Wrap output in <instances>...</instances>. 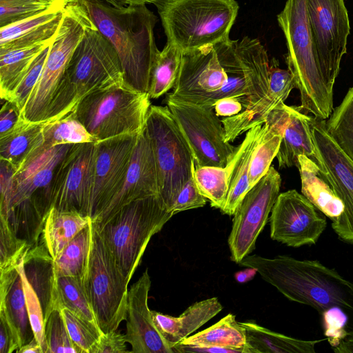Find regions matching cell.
I'll use <instances>...</instances> for the list:
<instances>
[{
    "label": "cell",
    "mask_w": 353,
    "mask_h": 353,
    "mask_svg": "<svg viewBox=\"0 0 353 353\" xmlns=\"http://www.w3.org/2000/svg\"><path fill=\"white\" fill-rule=\"evenodd\" d=\"M99 32L119 57L124 82L148 93L160 53L154 38L157 17L146 5L116 8L104 0H81Z\"/></svg>",
    "instance_id": "cell-1"
},
{
    "label": "cell",
    "mask_w": 353,
    "mask_h": 353,
    "mask_svg": "<svg viewBox=\"0 0 353 353\" xmlns=\"http://www.w3.org/2000/svg\"><path fill=\"white\" fill-rule=\"evenodd\" d=\"M239 264L255 269L287 299L311 306L321 315L333 307L353 314V283L318 261L249 254Z\"/></svg>",
    "instance_id": "cell-2"
},
{
    "label": "cell",
    "mask_w": 353,
    "mask_h": 353,
    "mask_svg": "<svg viewBox=\"0 0 353 353\" xmlns=\"http://www.w3.org/2000/svg\"><path fill=\"white\" fill-rule=\"evenodd\" d=\"M72 145L39 147L13 175L9 201L6 208L0 210V218L32 246L38 244L45 219L52 208L56 170Z\"/></svg>",
    "instance_id": "cell-3"
},
{
    "label": "cell",
    "mask_w": 353,
    "mask_h": 353,
    "mask_svg": "<svg viewBox=\"0 0 353 353\" xmlns=\"http://www.w3.org/2000/svg\"><path fill=\"white\" fill-rule=\"evenodd\" d=\"M123 83L117 52L92 21L67 65L45 123L69 114L88 94Z\"/></svg>",
    "instance_id": "cell-4"
},
{
    "label": "cell",
    "mask_w": 353,
    "mask_h": 353,
    "mask_svg": "<svg viewBox=\"0 0 353 353\" xmlns=\"http://www.w3.org/2000/svg\"><path fill=\"white\" fill-rule=\"evenodd\" d=\"M288 48L285 60L300 92L299 109L326 120L333 108V88L326 81L316 52L307 19L306 0H286L277 14Z\"/></svg>",
    "instance_id": "cell-5"
},
{
    "label": "cell",
    "mask_w": 353,
    "mask_h": 353,
    "mask_svg": "<svg viewBox=\"0 0 353 353\" xmlns=\"http://www.w3.org/2000/svg\"><path fill=\"white\" fill-rule=\"evenodd\" d=\"M167 43L182 53L228 39L236 0H153Z\"/></svg>",
    "instance_id": "cell-6"
},
{
    "label": "cell",
    "mask_w": 353,
    "mask_h": 353,
    "mask_svg": "<svg viewBox=\"0 0 353 353\" xmlns=\"http://www.w3.org/2000/svg\"><path fill=\"white\" fill-rule=\"evenodd\" d=\"M158 194L132 201L104 223L93 225L130 282L151 238L173 216Z\"/></svg>",
    "instance_id": "cell-7"
},
{
    "label": "cell",
    "mask_w": 353,
    "mask_h": 353,
    "mask_svg": "<svg viewBox=\"0 0 353 353\" xmlns=\"http://www.w3.org/2000/svg\"><path fill=\"white\" fill-rule=\"evenodd\" d=\"M148 93L126 83L90 93L73 110L98 141L141 132L151 105Z\"/></svg>",
    "instance_id": "cell-8"
},
{
    "label": "cell",
    "mask_w": 353,
    "mask_h": 353,
    "mask_svg": "<svg viewBox=\"0 0 353 353\" xmlns=\"http://www.w3.org/2000/svg\"><path fill=\"white\" fill-rule=\"evenodd\" d=\"M144 130L155 159L158 195L170 212L178 194L193 174L194 157L167 106L150 105Z\"/></svg>",
    "instance_id": "cell-9"
},
{
    "label": "cell",
    "mask_w": 353,
    "mask_h": 353,
    "mask_svg": "<svg viewBox=\"0 0 353 353\" xmlns=\"http://www.w3.org/2000/svg\"><path fill=\"white\" fill-rule=\"evenodd\" d=\"M91 21L81 0L65 6L40 77L20 114L21 120L31 123L46 122L67 65Z\"/></svg>",
    "instance_id": "cell-10"
},
{
    "label": "cell",
    "mask_w": 353,
    "mask_h": 353,
    "mask_svg": "<svg viewBox=\"0 0 353 353\" xmlns=\"http://www.w3.org/2000/svg\"><path fill=\"white\" fill-rule=\"evenodd\" d=\"M214 46L228 74V81L219 90L200 98L194 104L214 107L219 99L232 97L239 99L245 110L267 94L270 64L263 50L254 44L230 39Z\"/></svg>",
    "instance_id": "cell-11"
},
{
    "label": "cell",
    "mask_w": 353,
    "mask_h": 353,
    "mask_svg": "<svg viewBox=\"0 0 353 353\" xmlns=\"http://www.w3.org/2000/svg\"><path fill=\"white\" fill-rule=\"evenodd\" d=\"M128 283L92 222L91 248L83 284L103 333L117 330L126 320Z\"/></svg>",
    "instance_id": "cell-12"
},
{
    "label": "cell",
    "mask_w": 353,
    "mask_h": 353,
    "mask_svg": "<svg viewBox=\"0 0 353 353\" xmlns=\"http://www.w3.org/2000/svg\"><path fill=\"white\" fill-rule=\"evenodd\" d=\"M165 103L192 150L195 165L225 167L237 147L226 141L214 107L188 103L170 92Z\"/></svg>",
    "instance_id": "cell-13"
},
{
    "label": "cell",
    "mask_w": 353,
    "mask_h": 353,
    "mask_svg": "<svg viewBox=\"0 0 353 353\" xmlns=\"http://www.w3.org/2000/svg\"><path fill=\"white\" fill-rule=\"evenodd\" d=\"M281 185L280 174L270 166L237 206L228 240L232 261L239 264L254 250L256 239L280 194Z\"/></svg>",
    "instance_id": "cell-14"
},
{
    "label": "cell",
    "mask_w": 353,
    "mask_h": 353,
    "mask_svg": "<svg viewBox=\"0 0 353 353\" xmlns=\"http://www.w3.org/2000/svg\"><path fill=\"white\" fill-rule=\"evenodd\" d=\"M307 19L323 76L333 88L347 52L350 22L343 0H306Z\"/></svg>",
    "instance_id": "cell-15"
},
{
    "label": "cell",
    "mask_w": 353,
    "mask_h": 353,
    "mask_svg": "<svg viewBox=\"0 0 353 353\" xmlns=\"http://www.w3.org/2000/svg\"><path fill=\"white\" fill-rule=\"evenodd\" d=\"M310 129L319 165L344 205L332 229L341 241L353 244V161L327 133L325 120L312 117Z\"/></svg>",
    "instance_id": "cell-16"
},
{
    "label": "cell",
    "mask_w": 353,
    "mask_h": 353,
    "mask_svg": "<svg viewBox=\"0 0 353 353\" xmlns=\"http://www.w3.org/2000/svg\"><path fill=\"white\" fill-rule=\"evenodd\" d=\"M96 155V142L72 145L54 174L53 208L90 216Z\"/></svg>",
    "instance_id": "cell-17"
},
{
    "label": "cell",
    "mask_w": 353,
    "mask_h": 353,
    "mask_svg": "<svg viewBox=\"0 0 353 353\" xmlns=\"http://www.w3.org/2000/svg\"><path fill=\"white\" fill-rule=\"evenodd\" d=\"M269 221L271 239L292 248L315 244L327 227L325 218L296 190L279 194Z\"/></svg>",
    "instance_id": "cell-18"
},
{
    "label": "cell",
    "mask_w": 353,
    "mask_h": 353,
    "mask_svg": "<svg viewBox=\"0 0 353 353\" xmlns=\"http://www.w3.org/2000/svg\"><path fill=\"white\" fill-rule=\"evenodd\" d=\"M139 134L121 135L96 142L97 155L90 203L92 221L121 189Z\"/></svg>",
    "instance_id": "cell-19"
},
{
    "label": "cell",
    "mask_w": 353,
    "mask_h": 353,
    "mask_svg": "<svg viewBox=\"0 0 353 353\" xmlns=\"http://www.w3.org/2000/svg\"><path fill=\"white\" fill-rule=\"evenodd\" d=\"M228 81L212 45L182 53L179 72L170 94L180 100L194 103L216 92Z\"/></svg>",
    "instance_id": "cell-20"
},
{
    "label": "cell",
    "mask_w": 353,
    "mask_h": 353,
    "mask_svg": "<svg viewBox=\"0 0 353 353\" xmlns=\"http://www.w3.org/2000/svg\"><path fill=\"white\" fill-rule=\"evenodd\" d=\"M151 279L148 269L130 287L128 294L127 342L134 353H175L156 327L148 307Z\"/></svg>",
    "instance_id": "cell-21"
},
{
    "label": "cell",
    "mask_w": 353,
    "mask_h": 353,
    "mask_svg": "<svg viewBox=\"0 0 353 353\" xmlns=\"http://www.w3.org/2000/svg\"><path fill=\"white\" fill-rule=\"evenodd\" d=\"M155 159L149 139L143 130L139 132L125 180L118 193L92 222L104 223L123 205L134 200L158 194Z\"/></svg>",
    "instance_id": "cell-22"
},
{
    "label": "cell",
    "mask_w": 353,
    "mask_h": 353,
    "mask_svg": "<svg viewBox=\"0 0 353 353\" xmlns=\"http://www.w3.org/2000/svg\"><path fill=\"white\" fill-rule=\"evenodd\" d=\"M270 65L269 87L267 94L253 105L241 112L221 120L228 142L234 141L239 135L257 125H263L269 114L284 102L295 88L290 71L278 67L276 60Z\"/></svg>",
    "instance_id": "cell-23"
},
{
    "label": "cell",
    "mask_w": 353,
    "mask_h": 353,
    "mask_svg": "<svg viewBox=\"0 0 353 353\" xmlns=\"http://www.w3.org/2000/svg\"><path fill=\"white\" fill-rule=\"evenodd\" d=\"M0 318L4 319L20 348L34 337L21 275L17 268L0 270Z\"/></svg>",
    "instance_id": "cell-24"
},
{
    "label": "cell",
    "mask_w": 353,
    "mask_h": 353,
    "mask_svg": "<svg viewBox=\"0 0 353 353\" xmlns=\"http://www.w3.org/2000/svg\"><path fill=\"white\" fill-rule=\"evenodd\" d=\"M222 310L219 299L212 297L193 303L178 317L157 311H152V315L156 327L173 348Z\"/></svg>",
    "instance_id": "cell-25"
},
{
    "label": "cell",
    "mask_w": 353,
    "mask_h": 353,
    "mask_svg": "<svg viewBox=\"0 0 353 353\" xmlns=\"http://www.w3.org/2000/svg\"><path fill=\"white\" fill-rule=\"evenodd\" d=\"M312 117L298 107L290 106V114L276 155L280 168L298 166V158L305 155L319 164L310 129Z\"/></svg>",
    "instance_id": "cell-26"
},
{
    "label": "cell",
    "mask_w": 353,
    "mask_h": 353,
    "mask_svg": "<svg viewBox=\"0 0 353 353\" xmlns=\"http://www.w3.org/2000/svg\"><path fill=\"white\" fill-rule=\"evenodd\" d=\"M296 168L300 173L302 194L332 221L337 219L343 212L344 205L319 164L301 154Z\"/></svg>",
    "instance_id": "cell-27"
},
{
    "label": "cell",
    "mask_w": 353,
    "mask_h": 353,
    "mask_svg": "<svg viewBox=\"0 0 353 353\" xmlns=\"http://www.w3.org/2000/svg\"><path fill=\"white\" fill-rule=\"evenodd\" d=\"M263 130V125L249 130L243 141L237 146L231 159L232 168L226 201L221 209L222 213L234 215L245 195L250 190V163L252 152Z\"/></svg>",
    "instance_id": "cell-28"
},
{
    "label": "cell",
    "mask_w": 353,
    "mask_h": 353,
    "mask_svg": "<svg viewBox=\"0 0 353 353\" xmlns=\"http://www.w3.org/2000/svg\"><path fill=\"white\" fill-rule=\"evenodd\" d=\"M26 275L41 301L46 323L56 310L54 300L55 276L53 259L45 245H37L27 253L23 260Z\"/></svg>",
    "instance_id": "cell-29"
},
{
    "label": "cell",
    "mask_w": 353,
    "mask_h": 353,
    "mask_svg": "<svg viewBox=\"0 0 353 353\" xmlns=\"http://www.w3.org/2000/svg\"><path fill=\"white\" fill-rule=\"evenodd\" d=\"M52 41L30 46L0 47V96L2 99L9 100L34 59Z\"/></svg>",
    "instance_id": "cell-30"
},
{
    "label": "cell",
    "mask_w": 353,
    "mask_h": 353,
    "mask_svg": "<svg viewBox=\"0 0 353 353\" xmlns=\"http://www.w3.org/2000/svg\"><path fill=\"white\" fill-rule=\"evenodd\" d=\"M250 353H315L323 340L305 341L275 332L254 322H239Z\"/></svg>",
    "instance_id": "cell-31"
},
{
    "label": "cell",
    "mask_w": 353,
    "mask_h": 353,
    "mask_svg": "<svg viewBox=\"0 0 353 353\" xmlns=\"http://www.w3.org/2000/svg\"><path fill=\"white\" fill-rule=\"evenodd\" d=\"M91 221L90 216L52 207L45 219L42 231L43 243L52 259Z\"/></svg>",
    "instance_id": "cell-32"
},
{
    "label": "cell",
    "mask_w": 353,
    "mask_h": 353,
    "mask_svg": "<svg viewBox=\"0 0 353 353\" xmlns=\"http://www.w3.org/2000/svg\"><path fill=\"white\" fill-rule=\"evenodd\" d=\"M43 123L21 120L16 128L0 137V159L12 164L16 170L43 143Z\"/></svg>",
    "instance_id": "cell-33"
},
{
    "label": "cell",
    "mask_w": 353,
    "mask_h": 353,
    "mask_svg": "<svg viewBox=\"0 0 353 353\" xmlns=\"http://www.w3.org/2000/svg\"><path fill=\"white\" fill-rule=\"evenodd\" d=\"M185 345L221 346L236 349L241 353H250L247 347L243 327L233 314H228L219 321L199 332L183 339Z\"/></svg>",
    "instance_id": "cell-34"
},
{
    "label": "cell",
    "mask_w": 353,
    "mask_h": 353,
    "mask_svg": "<svg viewBox=\"0 0 353 353\" xmlns=\"http://www.w3.org/2000/svg\"><path fill=\"white\" fill-rule=\"evenodd\" d=\"M92 242V221L53 259L55 278L72 276L83 281Z\"/></svg>",
    "instance_id": "cell-35"
},
{
    "label": "cell",
    "mask_w": 353,
    "mask_h": 353,
    "mask_svg": "<svg viewBox=\"0 0 353 353\" xmlns=\"http://www.w3.org/2000/svg\"><path fill=\"white\" fill-rule=\"evenodd\" d=\"M54 300L56 310L65 308L79 317L97 325L82 280L72 276L56 278Z\"/></svg>",
    "instance_id": "cell-36"
},
{
    "label": "cell",
    "mask_w": 353,
    "mask_h": 353,
    "mask_svg": "<svg viewBox=\"0 0 353 353\" xmlns=\"http://www.w3.org/2000/svg\"><path fill=\"white\" fill-rule=\"evenodd\" d=\"M43 134V143L41 147L43 148L63 144L97 141L76 117L73 111L61 119L44 123Z\"/></svg>",
    "instance_id": "cell-37"
},
{
    "label": "cell",
    "mask_w": 353,
    "mask_h": 353,
    "mask_svg": "<svg viewBox=\"0 0 353 353\" xmlns=\"http://www.w3.org/2000/svg\"><path fill=\"white\" fill-rule=\"evenodd\" d=\"M231 168V159L225 167L197 166L194 163L193 176L196 184L200 193L210 201L212 207L221 210L224 205Z\"/></svg>",
    "instance_id": "cell-38"
},
{
    "label": "cell",
    "mask_w": 353,
    "mask_h": 353,
    "mask_svg": "<svg viewBox=\"0 0 353 353\" xmlns=\"http://www.w3.org/2000/svg\"><path fill=\"white\" fill-rule=\"evenodd\" d=\"M182 52L166 43L158 56L154 66L148 94L150 99H157L172 88L177 79Z\"/></svg>",
    "instance_id": "cell-39"
},
{
    "label": "cell",
    "mask_w": 353,
    "mask_h": 353,
    "mask_svg": "<svg viewBox=\"0 0 353 353\" xmlns=\"http://www.w3.org/2000/svg\"><path fill=\"white\" fill-rule=\"evenodd\" d=\"M327 133L353 161V87L325 120Z\"/></svg>",
    "instance_id": "cell-40"
},
{
    "label": "cell",
    "mask_w": 353,
    "mask_h": 353,
    "mask_svg": "<svg viewBox=\"0 0 353 353\" xmlns=\"http://www.w3.org/2000/svg\"><path fill=\"white\" fill-rule=\"evenodd\" d=\"M67 5L65 0H0V28Z\"/></svg>",
    "instance_id": "cell-41"
},
{
    "label": "cell",
    "mask_w": 353,
    "mask_h": 353,
    "mask_svg": "<svg viewBox=\"0 0 353 353\" xmlns=\"http://www.w3.org/2000/svg\"><path fill=\"white\" fill-rule=\"evenodd\" d=\"M32 248L6 219L0 218V270L17 268Z\"/></svg>",
    "instance_id": "cell-42"
},
{
    "label": "cell",
    "mask_w": 353,
    "mask_h": 353,
    "mask_svg": "<svg viewBox=\"0 0 353 353\" xmlns=\"http://www.w3.org/2000/svg\"><path fill=\"white\" fill-rule=\"evenodd\" d=\"M69 335L81 353H90L93 345L103 334L99 326L89 322L70 310H60Z\"/></svg>",
    "instance_id": "cell-43"
},
{
    "label": "cell",
    "mask_w": 353,
    "mask_h": 353,
    "mask_svg": "<svg viewBox=\"0 0 353 353\" xmlns=\"http://www.w3.org/2000/svg\"><path fill=\"white\" fill-rule=\"evenodd\" d=\"M17 268L22 278L28 317L34 338L40 344L43 352L48 353V347L46 338V321L41 301L26 275L23 261L17 266Z\"/></svg>",
    "instance_id": "cell-44"
},
{
    "label": "cell",
    "mask_w": 353,
    "mask_h": 353,
    "mask_svg": "<svg viewBox=\"0 0 353 353\" xmlns=\"http://www.w3.org/2000/svg\"><path fill=\"white\" fill-rule=\"evenodd\" d=\"M48 353H81L72 341L60 310H54L46 323Z\"/></svg>",
    "instance_id": "cell-45"
},
{
    "label": "cell",
    "mask_w": 353,
    "mask_h": 353,
    "mask_svg": "<svg viewBox=\"0 0 353 353\" xmlns=\"http://www.w3.org/2000/svg\"><path fill=\"white\" fill-rule=\"evenodd\" d=\"M65 6L56 7L38 15L0 28V45L6 43L52 21L62 13Z\"/></svg>",
    "instance_id": "cell-46"
},
{
    "label": "cell",
    "mask_w": 353,
    "mask_h": 353,
    "mask_svg": "<svg viewBox=\"0 0 353 353\" xmlns=\"http://www.w3.org/2000/svg\"><path fill=\"white\" fill-rule=\"evenodd\" d=\"M50 45L37 57L28 72L17 86L8 100L13 102L17 106L20 114L23 110L28 97L40 77L48 55Z\"/></svg>",
    "instance_id": "cell-47"
},
{
    "label": "cell",
    "mask_w": 353,
    "mask_h": 353,
    "mask_svg": "<svg viewBox=\"0 0 353 353\" xmlns=\"http://www.w3.org/2000/svg\"><path fill=\"white\" fill-rule=\"evenodd\" d=\"M207 200L200 193L192 174L178 194L170 211L175 214L182 211L202 208Z\"/></svg>",
    "instance_id": "cell-48"
},
{
    "label": "cell",
    "mask_w": 353,
    "mask_h": 353,
    "mask_svg": "<svg viewBox=\"0 0 353 353\" xmlns=\"http://www.w3.org/2000/svg\"><path fill=\"white\" fill-rule=\"evenodd\" d=\"M345 312L339 307H333L322 314L325 325V334L328 337L332 347H335L347 331L343 326L347 321Z\"/></svg>",
    "instance_id": "cell-49"
},
{
    "label": "cell",
    "mask_w": 353,
    "mask_h": 353,
    "mask_svg": "<svg viewBox=\"0 0 353 353\" xmlns=\"http://www.w3.org/2000/svg\"><path fill=\"white\" fill-rule=\"evenodd\" d=\"M125 335L116 330L103 333L90 353H126Z\"/></svg>",
    "instance_id": "cell-50"
},
{
    "label": "cell",
    "mask_w": 353,
    "mask_h": 353,
    "mask_svg": "<svg viewBox=\"0 0 353 353\" xmlns=\"http://www.w3.org/2000/svg\"><path fill=\"white\" fill-rule=\"evenodd\" d=\"M21 121L17 106L13 102L5 101L0 111V137L13 130Z\"/></svg>",
    "instance_id": "cell-51"
},
{
    "label": "cell",
    "mask_w": 353,
    "mask_h": 353,
    "mask_svg": "<svg viewBox=\"0 0 353 353\" xmlns=\"http://www.w3.org/2000/svg\"><path fill=\"white\" fill-rule=\"evenodd\" d=\"M243 110V104L236 98H223L216 101L214 105V111L218 116L232 117Z\"/></svg>",
    "instance_id": "cell-52"
},
{
    "label": "cell",
    "mask_w": 353,
    "mask_h": 353,
    "mask_svg": "<svg viewBox=\"0 0 353 353\" xmlns=\"http://www.w3.org/2000/svg\"><path fill=\"white\" fill-rule=\"evenodd\" d=\"M19 349L6 322L0 318V353L17 352Z\"/></svg>",
    "instance_id": "cell-53"
},
{
    "label": "cell",
    "mask_w": 353,
    "mask_h": 353,
    "mask_svg": "<svg viewBox=\"0 0 353 353\" xmlns=\"http://www.w3.org/2000/svg\"><path fill=\"white\" fill-rule=\"evenodd\" d=\"M332 348L336 353H353V330L346 332L339 343Z\"/></svg>",
    "instance_id": "cell-54"
},
{
    "label": "cell",
    "mask_w": 353,
    "mask_h": 353,
    "mask_svg": "<svg viewBox=\"0 0 353 353\" xmlns=\"http://www.w3.org/2000/svg\"><path fill=\"white\" fill-rule=\"evenodd\" d=\"M43 353L40 344L34 337L29 343L21 346L17 353Z\"/></svg>",
    "instance_id": "cell-55"
},
{
    "label": "cell",
    "mask_w": 353,
    "mask_h": 353,
    "mask_svg": "<svg viewBox=\"0 0 353 353\" xmlns=\"http://www.w3.org/2000/svg\"><path fill=\"white\" fill-rule=\"evenodd\" d=\"M256 272L255 269L248 268L246 270L236 272L235 274V279L239 283L247 282L252 279Z\"/></svg>",
    "instance_id": "cell-56"
},
{
    "label": "cell",
    "mask_w": 353,
    "mask_h": 353,
    "mask_svg": "<svg viewBox=\"0 0 353 353\" xmlns=\"http://www.w3.org/2000/svg\"><path fill=\"white\" fill-rule=\"evenodd\" d=\"M123 6H143L152 3L153 0H117Z\"/></svg>",
    "instance_id": "cell-57"
},
{
    "label": "cell",
    "mask_w": 353,
    "mask_h": 353,
    "mask_svg": "<svg viewBox=\"0 0 353 353\" xmlns=\"http://www.w3.org/2000/svg\"><path fill=\"white\" fill-rule=\"evenodd\" d=\"M105 1H106L107 3H108L109 4L116 7V8H121L122 7H123L117 0H104Z\"/></svg>",
    "instance_id": "cell-58"
},
{
    "label": "cell",
    "mask_w": 353,
    "mask_h": 353,
    "mask_svg": "<svg viewBox=\"0 0 353 353\" xmlns=\"http://www.w3.org/2000/svg\"><path fill=\"white\" fill-rule=\"evenodd\" d=\"M79 0H65L68 4L70 3L77 2Z\"/></svg>",
    "instance_id": "cell-59"
}]
</instances>
